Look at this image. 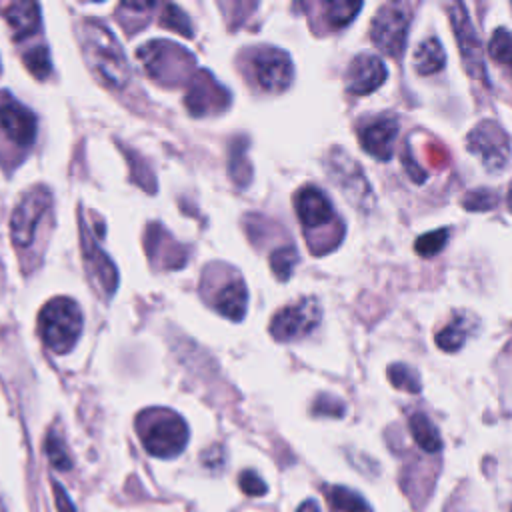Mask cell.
I'll return each mask as SVG.
<instances>
[{
  "label": "cell",
  "mask_w": 512,
  "mask_h": 512,
  "mask_svg": "<svg viewBox=\"0 0 512 512\" xmlns=\"http://www.w3.org/2000/svg\"><path fill=\"white\" fill-rule=\"evenodd\" d=\"M252 72L264 92H284L294 76L290 56L274 46H260L250 56Z\"/></svg>",
  "instance_id": "obj_11"
},
{
  "label": "cell",
  "mask_w": 512,
  "mask_h": 512,
  "mask_svg": "<svg viewBox=\"0 0 512 512\" xmlns=\"http://www.w3.org/2000/svg\"><path fill=\"white\" fill-rule=\"evenodd\" d=\"M448 12H450V20H452V28H454V36L458 40V46H460V54H462V60L466 64V70L472 78H478V80H486V74H484V64H482V54H480V40L474 32V26L470 22V16L464 8V4L460 2H452L448 6Z\"/></svg>",
  "instance_id": "obj_13"
},
{
  "label": "cell",
  "mask_w": 512,
  "mask_h": 512,
  "mask_svg": "<svg viewBox=\"0 0 512 512\" xmlns=\"http://www.w3.org/2000/svg\"><path fill=\"white\" fill-rule=\"evenodd\" d=\"M246 304L248 290L242 280H230L228 284H224L214 300L216 310L230 320H242L246 314Z\"/></svg>",
  "instance_id": "obj_18"
},
{
  "label": "cell",
  "mask_w": 512,
  "mask_h": 512,
  "mask_svg": "<svg viewBox=\"0 0 512 512\" xmlns=\"http://www.w3.org/2000/svg\"><path fill=\"white\" fill-rule=\"evenodd\" d=\"M466 148L480 158L486 170H504L512 156L510 138L504 128L494 120L478 122L466 136Z\"/></svg>",
  "instance_id": "obj_7"
},
{
  "label": "cell",
  "mask_w": 512,
  "mask_h": 512,
  "mask_svg": "<svg viewBox=\"0 0 512 512\" xmlns=\"http://www.w3.org/2000/svg\"><path fill=\"white\" fill-rule=\"evenodd\" d=\"M24 62H26V68L36 76V78H46L50 74V54H48V48L46 46H34L32 50H28L24 54Z\"/></svg>",
  "instance_id": "obj_29"
},
{
  "label": "cell",
  "mask_w": 512,
  "mask_h": 512,
  "mask_svg": "<svg viewBox=\"0 0 512 512\" xmlns=\"http://www.w3.org/2000/svg\"><path fill=\"white\" fill-rule=\"evenodd\" d=\"M0 128L6 138L20 148L30 146L36 138L34 114L10 96L0 100Z\"/></svg>",
  "instance_id": "obj_16"
},
{
  "label": "cell",
  "mask_w": 512,
  "mask_h": 512,
  "mask_svg": "<svg viewBox=\"0 0 512 512\" xmlns=\"http://www.w3.org/2000/svg\"><path fill=\"white\" fill-rule=\"evenodd\" d=\"M386 80V66L374 54H358L346 70V90L354 96L374 92Z\"/></svg>",
  "instance_id": "obj_17"
},
{
  "label": "cell",
  "mask_w": 512,
  "mask_h": 512,
  "mask_svg": "<svg viewBox=\"0 0 512 512\" xmlns=\"http://www.w3.org/2000/svg\"><path fill=\"white\" fill-rule=\"evenodd\" d=\"M296 512H320V508H318V504L314 500H306V502L300 504V508Z\"/></svg>",
  "instance_id": "obj_36"
},
{
  "label": "cell",
  "mask_w": 512,
  "mask_h": 512,
  "mask_svg": "<svg viewBox=\"0 0 512 512\" xmlns=\"http://www.w3.org/2000/svg\"><path fill=\"white\" fill-rule=\"evenodd\" d=\"M136 428L146 452L156 458H174L188 442L186 422L166 408L144 410L136 418Z\"/></svg>",
  "instance_id": "obj_3"
},
{
  "label": "cell",
  "mask_w": 512,
  "mask_h": 512,
  "mask_svg": "<svg viewBox=\"0 0 512 512\" xmlns=\"http://www.w3.org/2000/svg\"><path fill=\"white\" fill-rule=\"evenodd\" d=\"M360 8H362L360 2H344V0L328 2L326 4V20L330 22L332 28H342L356 16V12Z\"/></svg>",
  "instance_id": "obj_26"
},
{
  "label": "cell",
  "mask_w": 512,
  "mask_h": 512,
  "mask_svg": "<svg viewBox=\"0 0 512 512\" xmlns=\"http://www.w3.org/2000/svg\"><path fill=\"white\" fill-rule=\"evenodd\" d=\"M296 262H298V252L294 246H282V248L274 250L270 256V266H272L276 278H280V280L290 278Z\"/></svg>",
  "instance_id": "obj_27"
},
{
  "label": "cell",
  "mask_w": 512,
  "mask_h": 512,
  "mask_svg": "<svg viewBox=\"0 0 512 512\" xmlns=\"http://www.w3.org/2000/svg\"><path fill=\"white\" fill-rule=\"evenodd\" d=\"M444 62H446V54L436 36H430L418 44L414 52V68L418 74L422 76L434 74L444 68Z\"/></svg>",
  "instance_id": "obj_20"
},
{
  "label": "cell",
  "mask_w": 512,
  "mask_h": 512,
  "mask_svg": "<svg viewBox=\"0 0 512 512\" xmlns=\"http://www.w3.org/2000/svg\"><path fill=\"white\" fill-rule=\"evenodd\" d=\"M412 438L416 440V444L424 450V452H438L442 448V438L436 430V426L428 420L426 414L422 412H414L408 420Z\"/></svg>",
  "instance_id": "obj_21"
},
{
  "label": "cell",
  "mask_w": 512,
  "mask_h": 512,
  "mask_svg": "<svg viewBox=\"0 0 512 512\" xmlns=\"http://www.w3.org/2000/svg\"><path fill=\"white\" fill-rule=\"evenodd\" d=\"M388 380L394 384V388H400L404 392H410V394L420 392V376L408 364H390Z\"/></svg>",
  "instance_id": "obj_25"
},
{
  "label": "cell",
  "mask_w": 512,
  "mask_h": 512,
  "mask_svg": "<svg viewBox=\"0 0 512 512\" xmlns=\"http://www.w3.org/2000/svg\"><path fill=\"white\" fill-rule=\"evenodd\" d=\"M46 454H48L52 466H56L60 470H68L72 466L70 456L66 452V446H64L62 438L56 432H50L48 438H46Z\"/></svg>",
  "instance_id": "obj_31"
},
{
  "label": "cell",
  "mask_w": 512,
  "mask_h": 512,
  "mask_svg": "<svg viewBox=\"0 0 512 512\" xmlns=\"http://www.w3.org/2000/svg\"><path fill=\"white\" fill-rule=\"evenodd\" d=\"M80 44L90 70L104 86L120 90L130 82L132 70L128 58L104 24L98 20H84L80 24Z\"/></svg>",
  "instance_id": "obj_1"
},
{
  "label": "cell",
  "mask_w": 512,
  "mask_h": 512,
  "mask_svg": "<svg viewBox=\"0 0 512 512\" xmlns=\"http://www.w3.org/2000/svg\"><path fill=\"white\" fill-rule=\"evenodd\" d=\"M160 24L170 28V30H176L178 34H184V36H192V26L186 18V14L174 6V4H166L162 6V14H160Z\"/></svg>",
  "instance_id": "obj_28"
},
{
  "label": "cell",
  "mask_w": 512,
  "mask_h": 512,
  "mask_svg": "<svg viewBox=\"0 0 512 512\" xmlns=\"http://www.w3.org/2000/svg\"><path fill=\"white\" fill-rule=\"evenodd\" d=\"M230 104V94L212 78L210 72L198 70L188 82L186 108L194 116H206L220 112Z\"/></svg>",
  "instance_id": "obj_15"
},
{
  "label": "cell",
  "mask_w": 512,
  "mask_h": 512,
  "mask_svg": "<svg viewBox=\"0 0 512 512\" xmlns=\"http://www.w3.org/2000/svg\"><path fill=\"white\" fill-rule=\"evenodd\" d=\"M6 20L10 22L16 38L30 36L40 26L38 4L36 2H14L6 12Z\"/></svg>",
  "instance_id": "obj_19"
},
{
  "label": "cell",
  "mask_w": 512,
  "mask_h": 512,
  "mask_svg": "<svg viewBox=\"0 0 512 512\" xmlns=\"http://www.w3.org/2000/svg\"><path fill=\"white\" fill-rule=\"evenodd\" d=\"M506 204H508V210L512 212V184L508 186V192H506Z\"/></svg>",
  "instance_id": "obj_37"
},
{
  "label": "cell",
  "mask_w": 512,
  "mask_h": 512,
  "mask_svg": "<svg viewBox=\"0 0 512 512\" xmlns=\"http://www.w3.org/2000/svg\"><path fill=\"white\" fill-rule=\"evenodd\" d=\"M322 318V308L316 298H300L298 302L278 310L270 322V334L278 342H290L308 336Z\"/></svg>",
  "instance_id": "obj_10"
},
{
  "label": "cell",
  "mask_w": 512,
  "mask_h": 512,
  "mask_svg": "<svg viewBox=\"0 0 512 512\" xmlns=\"http://www.w3.org/2000/svg\"><path fill=\"white\" fill-rule=\"evenodd\" d=\"M488 52L496 62H500L512 74V32H508L506 28L494 30L488 44Z\"/></svg>",
  "instance_id": "obj_24"
},
{
  "label": "cell",
  "mask_w": 512,
  "mask_h": 512,
  "mask_svg": "<svg viewBox=\"0 0 512 512\" xmlns=\"http://www.w3.org/2000/svg\"><path fill=\"white\" fill-rule=\"evenodd\" d=\"M296 214L306 230L308 246L314 254H324L338 246L344 226L336 216L328 196L316 186H304L294 198Z\"/></svg>",
  "instance_id": "obj_2"
},
{
  "label": "cell",
  "mask_w": 512,
  "mask_h": 512,
  "mask_svg": "<svg viewBox=\"0 0 512 512\" xmlns=\"http://www.w3.org/2000/svg\"><path fill=\"white\" fill-rule=\"evenodd\" d=\"M496 204V196L490 190H472L464 198V206L468 210H490Z\"/></svg>",
  "instance_id": "obj_32"
},
{
  "label": "cell",
  "mask_w": 512,
  "mask_h": 512,
  "mask_svg": "<svg viewBox=\"0 0 512 512\" xmlns=\"http://www.w3.org/2000/svg\"><path fill=\"white\" fill-rule=\"evenodd\" d=\"M52 204V194L46 186H34L18 200L12 220H10V234L18 248H26L34 242L36 228L42 216L48 212Z\"/></svg>",
  "instance_id": "obj_9"
},
{
  "label": "cell",
  "mask_w": 512,
  "mask_h": 512,
  "mask_svg": "<svg viewBox=\"0 0 512 512\" xmlns=\"http://www.w3.org/2000/svg\"><path fill=\"white\" fill-rule=\"evenodd\" d=\"M410 14L408 10L398 4L390 2L376 10L372 24H370V38L378 50L388 56H398L404 50L406 36H408Z\"/></svg>",
  "instance_id": "obj_8"
},
{
  "label": "cell",
  "mask_w": 512,
  "mask_h": 512,
  "mask_svg": "<svg viewBox=\"0 0 512 512\" xmlns=\"http://www.w3.org/2000/svg\"><path fill=\"white\" fill-rule=\"evenodd\" d=\"M54 500H56V510L58 512H76L68 494L64 492V488L60 484H54Z\"/></svg>",
  "instance_id": "obj_35"
},
{
  "label": "cell",
  "mask_w": 512,
  "mask_h": 512,
  "mask_svg": "<svg viewBox=\"0 0 512 512\" xmlns=\"http://www.w3.org/2000/svg\"><path fill=\"white\" fill-rule=\"evenodd\" d=\"M466 318H468L466 312L454 314L452 320L436 334V344H438L442 350L456 352V350L462 348V344L466 342L468 324H470V320H466Z\"/></svg>",
  "instance_id": "obj_22"
},
{
  "label": "cell",
  "mask_w": 512,
  "mask_h": 512,
  "mask_svg": "<svg viewBox=\"0 0 512 512\" xmlns=\"http://www.w3.org/2000/svg\"><path fill=\"white\" fill-rule=\"evenodd\" d=\"M138 58L142 60L144 70L162 84L176 86L182 82H190L196 74L192 54L174 42H148L138 50Z\"/></svg>",
  "instance_id": "obj_5"
},
{
  "label": "cell",
  "mask_w": 512,
  "mask_h": 512,
  "mask_svg": "<svg viewBox=\"0 0 512 512\" xmlns=\"http://www.w3.org/2000/svg\"><path fill=\"white\" fill-rule=\"evenodd\" d=\"M446 240H448V230H446V228H440V230L422 234V236L416 240L414 248H416V252L422 254V256H432V254H436V252H440V250L444 248Z\"/></svg>",
  "instance_id": "obj_30"
},
{
  "label": "cell",
  "mask_w": 512,
  "mask_h": 512,
  "mask_svg": "<svg viewBox=\"0 0 512 512\" xmlns=\"http://www.w3.org/2000/svg\"><path fill=\"white\" fill-rule=\"evenodd\" d=\"M82 312L78 304L66 296L52 298L38 314V330L44 344L56 352L66 354L76 344L82 332Z\"/></svg>",
  "instance_id": "obj_4"
},
{
  "label": "cell",
  "mask_w": 512,
  "mask_h": 512,
  "mask_svg": "<svg viewBox=\"0 0 512 512\" xmlns=\"http://www.w3.org/2000/svg\"><path fill=\"white\" fill-rule=\"evenodd\" d=\"M238 484H240L242 492L248 494V496H262V494H266V484H264V480H262L256 472H252V470H244V472L240 474Z\"/></svg>",
  "instance_id": "obj_34"
},
{
  "label": "cell",
  "mask_w": 512,
  "mask_h": 512,
  "mask_svg": "<svg viewBox=\"0 0 512 512\" xmlns=\"http://www.w3.org/2000/svg\"><path fill=\"white\" fill-rule=\"evenodd\" d=\"M80 246H82V258L86 272L90 276V282L96 286V290L102 296H112L118 286V272L112 260L106 256V252L98 246L96 238L90 234L88 224L82 220L80 224Z\"/></svg>",
  "instance_id": "obj_12"
},
{
  "label": "cell",
  "mask_w": 512,
  "mask_h": 512,
  "mask_svg": "<svg viewBox=\"0 0 512 512\" xmlns=\"http://www.w3.org/2000/svg\"><path fill=\"white\" fill-rule=\"evenodd\" d=\"M314 414H322V416H334V418H340L344 414V404L334 398V396H318L316 402H314Z\"/></svg>",
  "instance_id": "obj_33"
},
{
  "label": "cell",
  "mask_w": 512,
  "mask_h": 512,
  "mask_svg": "<svg viewBox=\"0 0 512 512\" xmlns=\"http://www.w3.org/2000/svg\"><path fill=\"white\" fill-rule=\"evenodd\" d=\"M398 136V120L392 114H376L364 118L358 126V138L370 156L376 160H388L394 150V140Z\"/></svg>",
  "instance_id": "obj_14"
},
{
  "label": "cell",
  "mask_w": 512,
  "mask_h": 512,
  "mask_svg": "<svg viewBox=\"0 0 512 512\" xmlns=\"http://www.w3.org/2000/svg\"><path fill=\"white\" fill-rule=\"evenodd\" d=\"M326 170L332 182L342 190V194L358 206V210H370L374 204L372 188L354 158H350L342 148H332L326 156Z\"/></svg>",
  "instance_id": "obj_6"
},
{
  "label": "cell",
  "mask_w": 512,
  "mask_h": 512,
  "mask_svg": "<svg viewBox=\"0 0 512 512\" xmlns=\"http://www.w3.org/2000/svg\"><path fill=\"white\" fill-rule=\"evenodd\" d=\"M328 498H330L334 512H370L366 500L350 488L334 486V488H330Z\"/></svg>",
  "instance_id": "obj_23"
}]
</instances>
